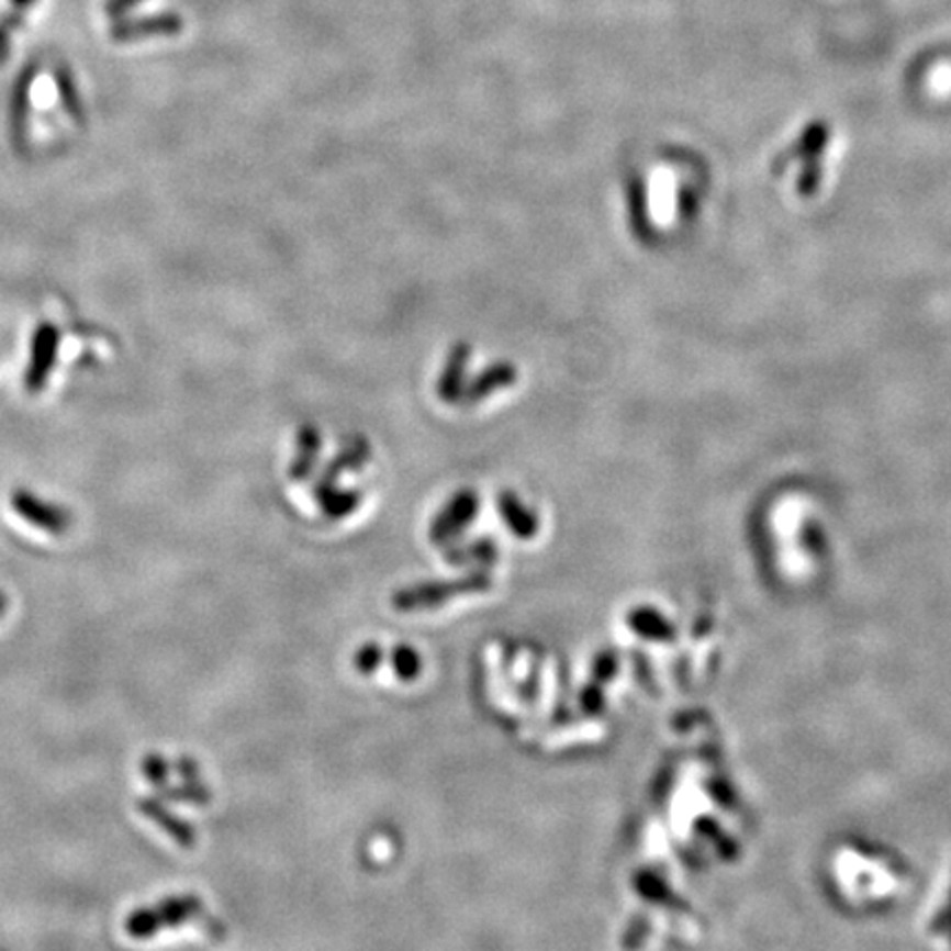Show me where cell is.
<instances>
[{
    "label": "cell",
    "instance_id": "cell-17",
    "mask_svg": "<svg viewBox=\"0 0 951 951\" xmlns=\"http://www.w3.org/2000/svg\"><path fill=\"white\" fill-rule=\"evenodd\" d=\"M142 771L146 775V780L155 786V788H164L168 786V775H170V764L166 762V758L161 753H148L142 760Z\"/></svg>",
    "mask_w": 951,
    "mask_h": 951
},
{
    "label": "cell",
    "instance_id": "cell-19",
    "mask_svg": "<svg viewBox=\"0 0 951 951\" xmlns=\"http://www.w3.org/2000/svg\"><path fill=\"white\" fill-rule=\"evenodd\" d=\"M144 0H107L104 3V14L113 21L124 19L128 12H133L137 5H142Z\"/></svg>",
    "mask_w": 951,
    "mask_h": 951
},
{
    "label": "cell",
    "instance_id": "cell-9",
    "mask_svg": "<svg viewBox=\"0 0 951 951\" xmlns=\"http://www.w3.org/2000/svg\"><path fill=\"white\" fill-rule=\"evenodd\" d=\"M38 76V65L32 63L27 65L16 82H14V91H12V131H14V139L16 144L25 142V133H27V115H30V98H32V85Z\"/></svg>",
    "mask_w": 951,
    "mask_h": 951
},
{
    "label": "cell",
    "instance_id": "cell-22",
    "mask_svg": "<svg viewBox=\"0 0 951 951\" xmlns=\"http://www.w3.org/2000/svg\"><path fill=\"white\" fill-rule=\"evenodd\" d=\"M5 611H8V597L0 595V615H3Z\"/></svg>",
    "mask_w": 951,
    "mask_h": 951
},
{
    "label": "cell",
    "instance_id": "cell-12",
    "mask_svg": "<svg viewBox=\"0 0 951 951\" xmlns=\"http://www.w3.org/2000/svg\"><path fill=\"white\" fill-rule=\"evenodd\" d=\"M56 85H58V91H60V100L65 102V107H67V111L74 115V118H82V102H80V93H78V87H76V80H74V74L67 69V67H58L56 69Z\"/></svg>",
    "mask_w": 951,
    "mask_h": 951
},
{
    "label": "cell",
    "instance_id": "cell-2",
    "mask_svg": "<svg viewBox=\"0 0 951 951\" xmlns=\"http://www.w3.org/2000/svg\"><path fill=\"white\" fill-rule=\"evenodd\" d=\"M203 909V903L197 894L168 896L157 905L139 907L128 914L124 927L133 938H150L166 927H177L197 916Z\"/></svg>",
    "mask_w": 951,
    "mask_h": 951
},
{
    "label": "cell",
    "instance_id": "cell-15",
    "mask_svg": "<svg viewBox=\"0 0 951 951\" xmlns=\"http://www.w3.org/2000/svg\"><path fill=\"white\" fill-rule=\"evenodd\" d=\"M359 505V492H342V494H326L322 499V507L324 514L333 521H339L348 514L355 512V507Z\"/></svg>",
    "mask_w": 951,
    "mask_h": 951
},
{
    "label": "cell",
    "instance_id": "cell-13",
    "mask_svg": "<svg viewBox=\"0 0 951 951\" xmlns=\"http://www.w3.org/2000/svg\"><path fill=\"white\" fill-rule=\"evenodd\" d=\"M383 659H385L383 648L377 641H366L363 646L357 648V652L353 657V665L361 676H370L381 668Z\"/></svg>",
    "mask_w": 951,
    "mask_h": 951
},
{
    "label": "cell",
    "instance_id": "cell-8",
    "mask_svg": "<svg viewBox=\"0 0 951 951\" xmlns=\"http://www.w3.org/2000/svg\"><path fill=\"white\" fill-rule=\"evenodd\" d=\"M499 560V545L492 538H481L473 540L467 545H447L445 549V562L449 567H479V569H488L492 564H496Z\"/></svg>",
    "mask_w": 951,
    "mask_h": 951
},
{
    "label": "cell",
    "instance_id": "cell-3",
    "mask_svg": "<svg viewBox=\"0 0 951 951\" xmlns=\"http://www.w3.org/2000/svg\"><path fill=\"white\" fill-rule=\"evenodd\" d=\"M475 516H479V499L473 496V492H460L432 521L429 540L436 547L451 545L456 538L462 536V532L473 523Z\"/></svg>",
    "mask_w": 951,
    "mask_h": 951
},
{
    "label": "cell",
    "instance_id": "cell-5",
    "mask_svg": "<svg viewBox=\"0 0 951 951\" xmlns=\"http://www.w3.org/2000/svg\"><path fill=\"white\" fill-rule=\"evenodd\" d=\"M12 507L21 518L49 534H65L71 525V516L67 514V510L52 505L27 490H16L12 494Z\"/></svg>",
    "mask_w": 951,
    "mask_h": 951
},
{
    "label": "cell",
    "instance_id": "cell-6",
    "mask_svg": "<svg viewBox=\"0 0 951 951\" xmlns=\"http://www.w3.org/2000/svg\"><path fill=\"white\" fill-rule=\"evenodd\" d=\"M58 344H60V333L56 326L52 324H41L38 331L34 333V342H32V359H30V368H27V388L30 392H38L43 390L54 363H56V353H58Z\"/></svg>",
    "mask_w": 951,
    "mask_h": 951
},
{
    "label": "cell",
    "instance_id": "cell-20",
    "mask_svg": "<svg viewBox=\"0 0 951 951\" xmlns=\"http://www.w3.org/2000/svg\"><path fill=\"white\" fill-rule=\"evenodd\" d=\"M175 767H177L179 775H181L186 782H199V780H201V777H199V764H197L194 760H190L188 756L179 758Z\"/></svg>",
    "mask_w": 951,
    "mask_h": 951
},
{
    "label": "cell",
    "instance_id": "cell-16",
    "mask_svg": "<svg viewBox=\"0 0 951 951\" xmlns=\"http://www.w3.org/2000/svg\"><path fill=\"white\" fill-rule=\"evenodd\" d=\"M23 23H25V12L19 10H10L3 19H0V65H5L10 60L12 34L21 30Z\"/></svg>",
    "mask_w": 951,
    "mask_h": 951
},
{
    "label": "cell",
    "instance_id": "cell-21",
    "mask_svg": "<svg viewBox=\"0 0 951 951\" xmlns=\"http://www.w3.org/2000/svg\"><path fill=\"white\" fill-rule=\"evenodd\" d=\"M12 3V10H19V12H25L27 14V10H32L38 0H10Z\"/></svg>",
    "mask_w": 951,
    "mask_h": 951
},
{
    "label": "cell",
    "instance_id": "cell-10",
    "mask_svg": "<svg viewBox=\"0 0 951 951\" xmlns=\"http://www.w3.org/2000/svg\"><path fill=\"white\" fill-rule=\"evenodd\" d=\"M499 505L505 525L518 540H532L538 536V518L512 492H505Z\"/></svg>",
    "mask_w": 951,
    "mask_h": 951
},
{
    "label": "cell",
    "instance_id": "cell-18",
    "mask_svg": "<svg viewBox=\"0 0 951 951\" xmlns=\"http://www.w3.org/2000/svg\"><path fill=\"white\" fill-rule=\"evenodd\" d=\"M580 707L586 712V714H600L602 709H604V696H602V692H600V687H595V685H589V687H584L582 690V694H580Z\"/></svg>",
    "mask_w": 951,
    "mask_h": 951
},
{
    "label": "cell",
    "instance_id": "cell-4",
    "mask_svg": "<svg viewBox=\"0 0 951 951\" xmlns=\"http://www.w3.org/2000/svg\"><path fill=\"white\" fill-rule=\"evenodd\" d=\"M183 30V21L179 14L164 12L142 19H118L111 27V38L115 43H135L144 38H157V36H175Z\"/></svg>",
    "mask_w": 951,
    "mask_h": 951
},
{
    "label": "cell",
    "instance_id": "cell-11",
    "mask_svg": "<svg viewBox=\"0 0 951 951\" xmlns=\"http://www.w3.org/2000/svg\"><path fill=\"white\" fill-rule=\"evenodd\" d=\"M390 665H392V672L399 681L410 683V681H416L421 676L423 659L416 652V648H412L410 644H396L390 650Z\"/></svg>",
    "mask_w": 951,
    "mask_h": 951
},
{
    "label": "cell",
    "instance_id": "cell-14",
    "mask_svg": "<svg viewBox=\"0 0 951 951\" xmlns=\"http://www.w3.org/2000/svg\"><path fill=\"white\" fill-rule=\"evenodd\" d=\"M161 795L175 802H188V804H208L212 799L210 788L199 782H186L183 786H164Z\"/></svg>",
    "mask_w": 951,
    "mask_h": 951
},
{
    "label": "cell",
    "instance_id": "cell-7",
    "mask_svg": "<svg viewBox=\"0 0 951 951\" xmlns=\"http://www.w3.org/2000/svg\"><path fill=\"white\" fill-rule=\"evenodd\" d=\"M137 808L144 817H148L150 821H155L166 835H170L175 841H179L183 848H194L197 843V830L181 817L172 815L166 804H161L155 797H142L137 802Z\"/></svg>",
    "mask_w": 951,
    "mask_h": 951
},
{
    "label": "cell",
    "instance_id": "cell-1",
    "mask_svg": "<svg viewBox=\"0 0 951 951\" xmlns=\"http://www.w3.org/2000/svg\"><path fill=\"white\" fill-rule=\"evenodd\" d=\"M494 589V580L488 569H479L465 578L447 580V582H432V584H414L399 589L390 604L399 613H416V611H432L438 608L454 597L462 595H479Z\"/></svg>",
    "mask_w": 951,
    "mask_h": 951
}]
</instances>
